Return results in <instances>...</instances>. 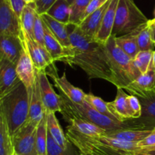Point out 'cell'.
Returning a JSON list of instances; mask_svg holds the SVG:
<instances>
[{
  "label": "cell",
  "instance_id": "cell-44",
  "mask_svg": "<svg viewBox=\"0 0 155 155\" xmlns=\"http://www.w3.org/2000/svg\"><path fill=\"white\" fill-rule=\"evenodd\" d=\"M139 155H155V149L151 150H146V151H142L139 153Z\"/></svg>",
  "mask_w": 155,
  "mask_h": 155
},
{
  "label": "cell",
  "instance_id": "cell-49",
  "mask_svg": "<svg viewBox=\"0 0 155 155\" xmlns=\"http://www.w3.org/2000/svg\"><path fill=\"white\" fill-rule=\"evenodd\" d=\"M154 20H155V18H154Z\"/></svg>",
  "mask_w": 155,
  "mask_h": 155
},
{
  "label": "cell",
  "instance_id": "cell-31",
  "mask_svg": "<svg viewBox=\"0 0 155 155\" xmlns=\"http://www.w3.org/2000/svg\"><path fill=\"white\" fill-rule=\"evenodd\" d=\"M47 141H48V128L46 115L43 117L37 126L36 137V150L38 155H47Z\"/></svg>",
  "mask_w": 155,
  "mask_h": 155
},
{
  "label": "cell",
  "instance_id": "cell-37",
  "mask_svg": "<svg viewBox=\"0 0 155 155\" xmlns=\"http://www.w3.org/2000/svg\"><path fill=\"white\" fill-rule=\"evenodd\" d=\"M45 23L40 15L37 14L33 26V39L42 46H45Z\"/></svg>",
  "mask_w": 155,
  "mask_h": 155
},
{
  "label": "cell",
  "instance_id": "cell-11",
  "mask_svg": "<svg viewBox=\"0 0 155 155\" xmlns=\"http://www.w3.org/2000/svg\"><path fill=\"white\" fill-rule=\"evenodd\" d=\"M36 72L39 78V88L45 112H61L60 97L53 89L48 79V75L45 71H36Z\"/></svg>",
  "mask_w": 155,
  "mask_h": 155
},
{
  "label": "cell",
  "instance_id": "cell-47",
  "mask_svg": "<svg viewBox=\"0 0 155 155\" xmlns=\"http://www.w3.org/2000/svg\"><path fill=\"white\" fill-rule=\"evenodd\" d=\"M66 1H67V2H68V3H69V4H70V5H71V4H72V3H73V2H74V1H75V0H66Z\"/></svg>",
  "mask_w": 155,
  "mask_h": 155
},
{
  "label": "cell",
  "instance_id": "cell-27",
  "mask_svg": "<svg viewBox=\"0 0 155 155\" xmlns=\"http://www.w3.org/2000/svg\"><path fill=\"white\" fill-rule=\"evenodd\" d=\"M45 23V22H44ZM45 47L54 62H61L64 56V48L59 43L57 38L50 31L49 28L45 24Z\"/></svg>",
  "mask_w": 155,
  "mask_h": 155
},
{
  "label": "cell",
  "instance_id": "cell-15",
  "mask_svg": "<svg viewBox=\"0 0 155 155\" xmlns=\"http://www.w3.org/2000/svg\"><path fill=\"white\" fill-rule=\"evenodd\" d=\"M28 90L30 105H29V116L27 121L38 126L41 120L45 115L43 102L39 88V82L38 74L36 72V78L34 84Z\"/></svg>",
  "mask_w": 155,
  "mask_h": 155
},
{
  "label": "cell",
  "instance_id": "cell-13",
  "mask_svg": "<svg viewBox=\"0 0 155 155\" xmlns=\"http://www.w3.org/2000/svg\"><path fill=\"white\" fill-rule=\"evenodd\" d=\"M16 65L6 59L0 60V100L15 89L20 83Z\"/></svg>",
  "mask_w": 155,
  "mask_h": 155
},
{
  "label": "cell",
  "instance_id": "cell-28",
  "mask_svg": "<svg viewBox=\"0 0 155 155\" xmlns=\"http://www.w3.org/2000/svg\"><path fill=\"white\" fill-rule=\"evenodd\" d=\"M0 155H14L12 135L4 115L0 110Z\"/></svg>",
  "mask_w": 155,
  "mask_h": 155
},
{
  "label": "cell",
  "instance_id": "cell-1",
  "mask_svg": "<svg viewBox=\"0 0 155 155\" xmlns=\"http://www.w3.org/2000/svg\"><path fill=\"white\" fill-rule=\"evenodd\" d=\"M69 30L71 46L64 49L61 62L77 65L90 78H99L115 84V78L105 44L85 36L78 26Z\"/></svg>",
  "mask_w": 155,
  "mask_h": 155
},
{
  "label": "cell",
  "instance_id": "cell-26",
  "mask_svg": "<svg viewBox=\"0 0 155 155\" xmlns=\"http://www.w3.org/2000/svg\"><path fill=\"white\" fill-rule=\"evenodd\" d=\"M138 30L123 36H114L117 45L133 59H135L136 55L140 51L136 40V33Z\"/></svg>",
  "mask_w": 155,
  "mask_h": 155
},
{
  "label": "cell",
  "instance_id": "cell-23",
  "mask_svg": "<svg viewBox=\"0 0 155 155\" xmlns=\"http://www.w3.org/2000/svg\"><path fill=\"white\" fill-rule=\"evenodd\" d=\"M90 138H92L94 141H97L100 144L112 147V148L116 149V150L132 153V154L139 155L141 152V150L138 147L137 143L124 141L122 140L110 138V137L106 136L104 135L98 137H90Z\"/></svg>",
  "mask_w": 155,
  "mask_h": 155
},
{
  "label": "cell",
  "instance_id": "cell-14",
  "mask_svg": "<svg viewBox=\"0 0 155 155\" xmlns=\"http://www.w3.org/2000/svg\"><path fill=\"white\" fill-rule=\"evenodd\" d=\"M23 50L21 36L11 34H0V60L6 59L16 65Z\"/></svg>",
  "mask_w": 155,
  "mask_h": 155
},
{
  "label": "cell",
  "instance_id": "cell-19",
  "mask_svg": "<svg viewBox=\"0 0 155 155\" xmlns=\"http://www.w3.org/2000/svg\"><path fill=\"white\" fill-rule=\"evenodd\" d=\"M51 78L54 81V86L67 98L76 103H83L84 102L86 93L83 92L80 88L74 86L67 78L66 73L64 72L61 76L55 74L52 76Z\"/></svg>",
  "mask_w": 155,
  "mask_h": 155
},
{
  "label": "cell",
  "instance_id": "cell-4",
  "mask_svg": "<svg viewBox=\"0 0 155 155\" xmlns=\"http://www.w3.org/2000/svg\"><path fill=\"white\" fill-rule=\"evenodd\" d=\"M105 46L114 75V85L124 89L142 74L135 66L133 59L117 45L114 36L109 38Z\"/></svg>",
  "mask_w": 155,
  "mask_h": 155
},
{
  "label": "cell",
  "instance_id": "cell-42",
  "mask_svg": "<svg viewBox=\"0 0 155 155\" xmlns=\"http://www.w3.org/2000/svg\"><path fill=\"white\" fill-rule=\"evenodd\" d=\"M8 1L14 12H15L17 16L20 18L21 12H22L24 8L26 6L27 3L25 2L24 0H8Z\"/></svg>",
  "mask_w": 155,
  "mask_h": 155
},
{
  "label": "cell",
  "instance_id": "cell-21",
  "mask_svg": "<svg viewBox=\"0 0 155 155\" xmlns=\"http://www.w3.org/2000/svg\"><path fill=\"white\" fill-rule=\"evenodd\" d=\"M127 94L124 88H118L116 98L114 101L107 102L109 109L114 115L118 121L124 122L127 119H131L128 103H127Z\"/></svg>",
  "mask_w": 155,
  "mask_h": 155
},
{
  "label": "cell",
  "instance_id": "cell-2",
  "mask_svg": "<svg viewBox=\"0 0 155 155\" xmlns=\"http://www.w3.org/2000/svg\"><path fill=\"white\" fill-rule=\"evenodd\" d=\"M29 105L28 90L22 82L0 100V110L5 118L12 136L28 120Z\"/></svg>",
  "mask_w": 155,
  "mask_h": 155
},
{
  "label": "cell",
  "instance_id": "cell-20",
  "mask_svg": "<svg viewBox=\"0 0 155 155\" xmlns=\"http://www.w3.org/2000/svg\"><path fill=\"white\" fill-rule=\"evenodd\" d=\"M41 17H42L45 24L47 25V27L49 28L50 31L57 38V40L61 44L62 46L64 49L69 48L71 43V39H70L69 30L68 28V24L56 21L55 19L51 18L46 13L41 15Z\"/></svg>",
  "mask_w": 155,
  "mask_h": 155
},
{
  "label": "cell",
  "instance_id": "cell-46",
  "mask_svg": "<svg viewBox=\"0 0 155 155\" xmlns=\"http://www.w3.org/2000/svg\"><path fill=\"white\" fill-rule=\"evenodd\" d=\"M24 1L27 4H32V3H35L36 0H24Z\"/></svg>",
  "mask_w": 155,
  "mask_h": 155
},
{
  "label": "cell",
  "instance_id": "cell-24",
  "mask_svg": "<svg viewBox=\"0 0 155 155\" xmlns=\"http://www.w3.org/2000/svg\"><path fill=\"white\" fill-rule=\"evenodd\" d=\"M68 123V127L76 132L89 137H98L104 135L106 130L89 122L77 118H70L65 120Z\"/></svg>",
  "mask_w": 155,
  "mask_h": 155
},
{
  "label": "cell",
  "instance_id": "cell-50",
  "mask_svg": "<svg viewBox=\"0 0 155 155\" xmlns=\"http://www.w3.org/2000/svg\"><path fill=\"white\" fill-rule=\"evenodd\" d=\"M14 155H15V154H14Z\"/></svg>",
  "mask_w": 155,
  "mask_h": 155
},
{
  "label": "cell",
  "instance_id": "cell-9",
  "mask_svg": "<svg viewBox=\"0 0 155 155\" xmlns=\"http://www.w3.org/2000/svg\"><path fill=\"white\" fill-rule=\"evenodd\" d=\"M21 34L36 71H45L48 74V73L57 70L54 65V61L45 46L38 43L23 29L21 30Z\"/></svg>",
  "mask_w": 155,
  "mask_h": 155
},
{
  "label": "cell",
  "instance_id": "cell-16",
  "mask_svg": "<svg viewBox=\"0 0 155 155\" xmlns=\"http://www.w3.org/2000/svg\"><path fill=\"white\" fill-rule=\"evenodd\" d=\"M124 90L136 97H142L147 93L155 91V68L152 62L146 72L140 74Z\"/></svg>",
  "mask_w": 155,
  "mask_h": 155
},
{
  "label": "cell",
  "instance_id": "cell-18",
  "mask_svg": "<svg viewBox=\"0 0 155 155\" xmlns=\"http://www.w3.org/2000/svg\"><path fill=\"white\" fill-rule=\"evenodd\" d=\"M119 0H110V4L103 18L101 26L95 38V40L102 44H106L111 36L112 30L115 22L117 8Z\"/></svg>",
  "mask_w": 155,
  "mask_h": 155
},
{
  "label": "cell",
  "instance_id": "cell-17",
  "mask_svg": "<svg viewBox=\"0 0 155 155\" xmlns=\"http://www.w3.org/2000/svg\"><path fill=\"white\" fill-rule=\"evenodd\" d=\"M110 0H108L103 6L98 10L95 11L92 14L83 20L78 25L79 28L84 33L85 36L92 40H95L98 30L101 26L103 18L105 14L106 10L110 4Z\"/></svg>",
  "mask_w": 155,
  "mask_h": 155
},
{
  "label": "cell",
  "instance_id": "cell-48",
  "mask_svg": "<svg viewBox=\"0 0 155 155\" xmlns=\"http://www.w3.org/2000/svg\"><path fill=\"white\" fill-rule=\"evenodd\" d=\"M80 155H86V154H84V153H80Z\"/></svg>",
  "mask_w": 155,
  "mask_h": 155
},
{
  "label": "cell",
  "instance_id": "cell-22",
  "mask_svg": "<svg viewBox=\"0 0 155 155\" xmlns=\"http://www.w3.org/2000/svg\"><path fill=\"white\" fill-rule=\"evenodd\" d=\"M47 121L48 132L60 147L64 149H69L73 146V144L69 141L65 135L58 119L54 112H45Z\"/></svg>",
  "mask_w": 155,
  "mask_h": 155
},
{
  "label": "cell",
  "instance_id": "cell-6",
  "mask_svg": "<svg viewBox=\"0 0 155 155\" xmlns=\"http://www.w3.org/2000/svg\"><path fill=\"white\" fill-rule=\"evenodd\" d=\"M66 136L80 153L86 155H134L100 144L90 137L82 135L68 126Z\"/></svg>",
  "mask_w": 155,
  "mask_h": 155
},
{
  "label": "cell",
  "instance_id": "cell-8",
  "mask_svg": "<svg viewBox=\"0 0 155 155\" xmlns=\"http://www.w3.org/2000/svg\"><path fill=\"white\" fill-rule=\"evenodd\" d=\"M37 126L27 121L12 136L14 154L38 155L36 137Z\"/></svg>",
  "mask_w": 155,
  "mask_h": 155
},
{
  "label": "cell",
  "instance_id": "cell-30",
  "mask_svg": "<svg viewBox=\"0 0 155 155\" xmlns=\"http://www.w3.org/2000/svg\"><path fill=\"white\" fill-rule=\"evenodd\" d=\"M36 15H37V12L36 11L35 3H32V4L26 5L20 16L21 28L33 39V26H34Z\"/></svg>",
  "mask_w": 155,
  "mask_h": 155
},
{
  "label": "cell",
  "instance_id": "cell-25",
  "mask_svg": "<svg viewBox=\"0 0 155 155\" xmlns=\"http://www.w3.org/2000/svg\"><path fill=\"white\" fill-rule=\"evenodd\" d=\"M152 130H139V129H117V130L106 131L104 135L122 140L128 142L138 143L141 140L148 136Z\"/></svg>",
  "mask_w": 155,
  "mask_h": 155
},
{
  "label": "cell",
  "instance_id": "cell-41",
  "mask_svg": "<svg viewBox=\"0 0 155 155\" xmlns=\"http://www.w3.org/2000/svg\"><path fill=\"white\" fill-rule=\"evenodd\" d=\"M108 0H91L89 2V5H88L87 9H86V12H85L84 15H83V20L85 19L87 16H89L90 14L94 12L95 11L98 10V9L104 5Z\"/></svg>",
  "mask_w": 155,
  "mask_h": 155
},
{
  "label": "cell",
  "instance_id": "cell-29",
  "mask_svg": "<svg viewBox=\"0 0 155 155\" xmlns=\"http://www.w3.org/2000/svg\"><path fill=\"white\" fill-rule=\"evenodd\" d=\"M71 5L66 0H56L47 11L46 14L64 24H69Z\"/></svg>",
  "mask_w": 155,
  "mask_h": 155
},
{
  "label": "cell",
  "instance_id": "cell-39",
  "mask_svg": "<svg viewBox=\"0 0 155 155\" xmlns=\"http://www.w3.org/2000/svg\"><path fill=\"white\" fill-rule=\"evenodd\" d=\"M139 148L142 151L151 150L155 149V129L151 131V133L137 143ZM140 152V153H141Z\"/></svg>",
  "mask_w": 155,
  "mask_h": 155
},
{
  "label": "cell",
  "instance_id": "cell-36",
  "mask_svg": "<svg viewBox=\"0 0 155 155\" xmlns=\"http://www.w3.org/2000/svg\"><path fill=\"white\" fill-rule=\"evenodd\" d=\"M74 145L69 149H64L54 141L49 132H48V141H47V155H77L74 149Z\"/></svg>",
  "mask_w": 155,
  "mask_h": 155
},
{
  "label": "cell",
  "instance_id": "cell-3",
  "mask_svg": "<svg viewBox=\"0 0 155 155\" xmlns=\"http://www.w3.org/2000/svg\"><path fill=\"white\" fill-rule=\"evenodd\" d=\"M59 97L61 113L64 121L70 118H77L93 123L106 131L126 129L124 122L116 121L101 114L85 101L83 103H74L61 92Z\"/></svg>",
  "mask_w": 155,
  "mask_h": 155
},
{
  "label": "cell",
  "instance_id": "cell-32",
  "mask_svg": "<svg viewBox=\"0 0 155 155\" xmlns=\"http://www.w3.org/2000/svg\"><path fill=\"white\" fill-rule=\"evenodd\" d=\"M84 101L101 114H103V115H106V116L109 117L112 119L118 121L116 117L114 116V115L109 109L107 102L104 101L101 97L95 96L92 93H89V94H86V95H85Z\"/></svg>",
  "mask_w": 155,
  "mask_h": 155
},
{
  "label": "cell",
  "instance_id": "cell-5",
  "mask_svg": "<svg viewBox=\"0 0 155 155\" xmlns=\"http://www.w3.org/2000/svg\"><path fill=\"white\" fill-rule=\"evenodd\" d=\"M148 21L133 0H119L111 36H120L132 33Z\"/></svg>",
  "mask_w": 155,
  "mask_h": 155
},
{
  "label": "cell",
  "instance_id": "cell-10",
  "mask_svg": "<svg viewBox=\"0 0 155 155\" xmlns=\"http://www.w3.org/2000/svg\"><path fill=\"white\" fill-rule=\"evenodd\" d=\"M20 18L12 9L8 0H0V34L21 36Z\"/></svg>",
  "mask_w": 155,
  "mask_h": 155
},
{
  "label": "cell",
  "instance_id": "cell-45",
  "mask_svg": "<svg viewBox=\"0 0 155 155\" xmlns=\"http://www.w3.org/2000/svg\"><path fill=\"white\" fill-rule=\"evenodd\" d=\"M152 63H153V66H154V68H155V50H154V53H153Z\"/></svg>",
  "mask_w": 155,
  "mask_h": 155
},
{
  "label": "cell",
  "instance_id": "cell-35",
  "mask_svg": "<svg viewBox=\"0 0 155 155\" xmlns=\"http://www.w3.org/2000/svg\"><path fill=\"white\" fill-rule=\"evenodd\" d=\"M153 50H147V51H139L133 59L135 66L140 71L141 74H144L148 71L150 65L152 62Z\"/></svg>",
  "mask_w": 155,
  "mask_h": 155
},
{
  "label": "cell",
  "instance_id": "cell-34",
  "mask_svg": "<svg viewBox=\"0 0 155 155\" xmlns=\"http://www.w3.org/2000/svg\"><path fill=\"white\" fill-rule=\"evenodd\" d=\"M136 40L140 51L153 50L155 47V43L151 39V33L148 23L141 27L136 33Z\"/></svg>",
  "mask_w": 155,
  "mask_h": 155
},
{
  "label": "cell",
  "instance_id": "cell-40",
  "mask_svg": "<svg viewBox=\"0 0 155 155\" xmlns=\"http://www.w3.org/2000/svg\"><path fill=\"white\" fill-rule=\"evenodd\" d=\"M56 0H36L35 7L36 11L39 15L46 13L49 8L52 5Z\"/></svg>",
  "mask_w": 155,
  "mask_h": 155
},
{
  "label": "cell",
  "instance_id": "cell-38",
  "mask_svg": "<svg viewBox=\"0 0 155 155\" xmlns=\"http://www.w3.org/2000/svg\"><path fill=\"white\" fill-rule=\"evenodd\" d=\"M131 119H137L142 114V105L139 98L134 95H128L127 97Z\"/></svg>",
  "mask_w": 155,
  "mask_h": 155
},
{
  "label": "cell",
  "instance_id": "cell-43",
  "mask_svg": "<svg viewBox=\"0 0 155 155\" xmlns=\"http://www.w3.org/2000/svg\"><path fill=\"white\" fill-rule=\"evenodd\" d=\"M148 25L149 27L150 33H151V39L155 43V20H149L148 22Z\"/></svg>",
  "mask_w": 155,
  "mask_h": 155
},
{
  "label": "cell",
  "instance_id": "cell-33",
  "mask_svg": "<svg viewBox=\"0 0 155 155\" xmlns=\"http://www.w3.org/2000/svg\"><path fill=\"white\" fill-rule=\"evenodd\" d=\"M91 0H75L71 5L69 24L78 26L83 21V15Z\"/></svg>",
  "mask_w": 155,
  "mask_h": 155
},
{
  "label": "cell",
  "instance_id": "cell-12",
  "mask_svg": "<svg viewBox=\"0 0 155 155\" xmlns=\"http://www.w3.org/2000/svg\"><path fill=\"white\" fill-rule=\"evenodd\" d=\"M23 42V50L18 63L16 64V71L21 81L27 89H30L34 84L36 78V71L28 50L21 34Z\"/></svg>",
  "mask_w": 155,
  "mask_h": 155
},
{
  "label": "cell",
  "instance_id": "cell-7",
  "mask_svg": "<svg viewBox=\"0 0 155 155\" xmlns=\"http://www.w3.org/2000/svg\"><path fill=\"white\" fill-rule=\"evenodd\" d=\"M142 105V114L137 119H129L124 122L126 129L153 130L155 129V91L137 97Z\"/></svg>",
  "mask_w": 155,
  "mask_h": 155
}]
</instances>
